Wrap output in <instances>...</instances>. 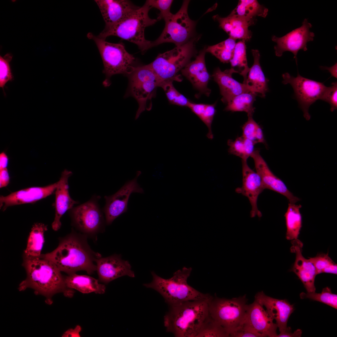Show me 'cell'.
I'll use <instances>...</instances> for the list:
<instances>
[{
    "instance_id": "cb8c5ba5",
    "label": "cell",
    "mask_w": 337,
    "mask_h": 337,
    "mask_svg": "<svg viewBox=\"0 0 337 337\" xmlns=\"http://www.w3.org/2000/svg\"><path fill=\"white\" fill-rule=\"evenodd\" d=\"M105 23V27L121 21L138 7L127 0H95Z\"/></svg>"
},
{
    "instance_id": "f6af8a7d",
    "label": "cell",
    "mask_w": 337,
    "mask_h": 337,
    "mask_svg": "<svg viewBox=\"0 0 337 337\" xmlns=\"http://www.w3.org/2000/svg\"><path fill=\"white\" fill-rule=\"evenodd\" d=\"M231 337H263L245 323H242L229 333Z\"/></svg>"
},
{
    "instance_id": "7c38bea8",
    "label": "cell",
    "mask_w": 337,
    "mask_h": 337,
    "mask_svg": "<svg viewBox=\"0 0 337 337\" xmlns=\"http://www.w3.org/2000/svg\"><path fill=\"white\" fill-rule=\"evenodd\" d=\"M282 83L290 84L293 88L294 97L307 120L310 118L309 112L310 106L317 100H321L327 87L324 83L306 78L298 73L294 77L288 73L282 74Z\"/></svg>"
},
{
    "instance_id": "bcb514c9",
    "label": "cell",
    "mask_w": 337,
    "mask_h": 337,
    "mask_svg": "<svg viewBox=\"0 0 337 337\" xmlns=\"http://www.w3.org/2000/svg\"><path fill=\"white\" fill-rule=\"evenodd\" d=\"M9 181L10 176L7 168L0 170V188L7 186Z\"/></svg>"
},
{
    "instance_id": "f907efd6",
    "label": "cell",
    "mask_w": 337,
    "mask_h": 337,
    "mask_svg": "<svg viewBox=\"0 0 337 337\" xmlns=\"http://www.w3.org/2000/svg\"><path fill=\"white\" fill-rule=\"evenodd\" d=\"M320 67L321 69L328 71L330 73L332 76L337 78V63H335L333 66L330 67L323 66H320Z\"/></svg>"
},
{
    "instance_id": "74e56055",
    "label": "cell",
    "mask_w": 337,
    "mask_h": 337,
    "mask_svg": "<svg viewBox=\"0 0 337 337\" xmlns=\"http://www.w3.org/2000/svg\"><path fill=\"white\" fill-rule=\"evenodd\" d=\"M309 259L315 266L317 275L323 273L337 275V264L329 256L328 253H318Z\"/></svg>"
},
{
    "instance_id": "8992f818",
    "label": "cell",
    "mask_w": 337,
    "mask_h": 337,
    "mask_svg": "<svg viewBox=\"0 0 337 337\" xmlns=\"http://www.w3.org/2000/svg\"><path fill=\"white\" fill-rule=\"evenodd\" d=\"M200 37V36H194L186 43L159 54L153 62L148 64L161 85L169 81H182L178 73L195 55L196 44Z\"/></svg>"
},
{
    "instance_id": "d590c367",
    "label": "cell",
    "mask_w": 337,
    "mask_h": 337,
    "mask_svg": "<svg viewBox=\"0 0 337 337\" xmlns=\"http://www.w3.org/2000/svg\"><path fill=\"white\" fill-rule=\"evenodd\" d=\"M236 41L229 37L218 44L205 47L206 52L211 53L221 62L228 63L233 55L236 43Z\"/></svg>"
},
{
    "instance_id": "484cf974",
    "label": "cell",
    "mask_w": 337,
    "mask_h": 337,
    "mask_svg": "<svg viewBox=\"0 0 337 337\" xmlns=\"http://www.w3.org/2000/svg\"><path fill=\"white\" fill-rule=\"evenodd\" d=\"M213 18L218 22L219 27L228 35L229 37L245 42L251 39L252 34L248 28L253 24V20H248L231 14L225 17L216 15Z\"/></svg>"
},
{
    "instance_id": "e0dca14e",
    "label": "cell",
    "mask_w": 337,
    "mask_h": 337,
    "mask_svg": "<svg viewBox=\"0 0 337 337\" xmlns=\"http://www.w3.org/2000/svg\"><path fill=\"white\" fill-rule=\"evenodd\" d=\"M260 149L254 150L251 156L253 159L256 172L259 175L265 189L271 190L286 197L289 203H295L300 200L287 188L284 182L271 171L260 154Z\"/></svg>"
},
{
    "instance_id": "d4e9b609",
    "label": "cell",
    "mask_w": 337,
    "mask_h": 337,
    "mask_svg": "<svg viewBox=\"0 0 337 337\" xmlns=\"http://www.w3.org/2000/svg\"><path fill=\"white\" fill-rule=\"evenodd\" d=\"M234 73L238 72L233 68L222 71L217 67L212 75L214 80L219 86L222 96L221 100L224 103L227 104L236 96L250 92L245 84L238 82L232 78Z\"/></svg>"
},
{
    "instance_id": "ab89813d",
    "label": "cell",
    "mask_w": 337,
    "mask_h": 337,
    "mask_svg": "<svg viewBox=\"0 0 337 337\" xmlns=\"http://www.w3.org/2000/svg\"><path fill=\"white\" fill-rule=\"evenodd\" d=\"M173 81L162 83L160 87L164 90L170 103L182 107H188L191 101L174 87Z\"/></svg>"
},
{
    "instance_id": "681fc988",
    "label": "cell",
    "mask_w": 337,
    "mask_h": 337,
    "mask_svg": "<svg viewBox=\"0 0 337 337\" xmlns=\"http://www.w3.org/2000/svg\"><path fill=\"white\" fill-rule=\"evenodd\" d=\"M302 330L300 329H298L295 331L293 333L291 332V331L288 332L280 333L276 337H301L302 334Z\"/></svg>"
},
{
    "instance_id": "8d00e7d4",
    "label": "cell",
    "mask_w": 337,
    "mask_h": 337,
    "mask_svg": "<svg viewBox=\"0 0 337 337\" xmlns=\"http://www.w3.org/2000/svg\"><path fill=\"white\" fill-rule=\"evenodd\" d=\"M229 337L226 329L209 315L203 323L196 337Z\"/></svg>"
},
{
    "instance_id": "ee69618b",
    "label": "cell",
    "mask_w": 337,
    "mask_h": 337,
    "mask_svg": "<svg viewBox=\"0 0 337 337\" xmlns=\"http://www.w3.org/2000/svg\"><path fill=\"white\" fill-rule=\"evenodd\" d=\"M321 100L328 103L333 112L337 109V82H333L331 86L327 87Z\"/></svg>"
},
{
    "instance_id": "9a60e30c",
    "label": "cell",
    "mask_w": 337,
    "mask_h": 337,
    "mask_svg": "<svg viewBox=\"0 0 337 337\" xmlns=\"http://www.w3.org/2000/svg\"><path fill=\"white\" fill-rule=\"evenodd\" d=\"M95 263L99 280L103 283L107 284L124 276L135 277L129 263L123 260L120 255L114 254L106 257L101 256L96 260Z\"/></svg>"
},
{
    "instance_id": "2e32d148",
    "label": "cell",
    "mask_w": 337,
    "mask_h": 337,
    "mask_svg": "<svg viewBox=\"0 0 337 337\" xmlns=\"http://www.w3.org/2000/svg\"><path fill=\"white\" fill-rule=\"evenodd\" d=\"M254 297L255 300L265 308L276 321L280 333L291 330L290 327L287 326V323L294 310L293 305L286 299L280 300L267 296L262 291L257 292Z\"/></svg>"
},
{
    "instance_id": "9c48e42d",
    "label": "cell",
    "mask_w": 337,
    "mask_h": 337,
    "mask_svg": "<svg viewBox=\"0 0 337 337\" xmlns=\"http://www.w3.org/2000/svg\"><path fill=\"white\" fill-rule=\"evenodd\" d=\"M189 0H184L179 11L164 20V28L159 37L152 42V47L165 43H172L176 46L182 45L194 37L196 22L188 14Z\"/></svg>"
},
{
    "instance_id": "5bb4252c",
    "label": "cell",
    "mask_w": 337,
    "mask_h": 337,
    "mask_svg": "<svg viewBox=\"0 0 337 337\" xmlns=\"http://www.w3.org/2000/svg\"><path fill=\"white\" fill-rule=\"evenodd\" d=\"M301 26L296 28L281 37L273 36L272 41L276 43L274 47L276 55L281 56L286 51L291 52L294 55L297 64V55L300 50L306 51L307 50V44L314 40L315 34L310 31L312 24L305 19Z\"/></svg>"
},
{
    "instance_id": "f1b7e54d",
    "label": "cell",
    "mask_w": 337,
    "mask_h": 337,
    "mask_svg": "<svg viewBox=\"0 0 337 337\" xmlns=\"http://www.w3.org/2000/svg\"><path fill=\"white\" fill-rule=\"evenodd\" d=\"M47 230V225L42 223H36L33 225L23 255L34 258L41 256L44 242V234Z\"/></svg>"
},
{
    "instance_id": "8fae6325",
    "label": "cell",
    "mask_w": 337,
    "mask_h": 337,
    "mask_svg": "<svg viewBox=\"0 0 337 337\" xmlns=\"http://www.w3.org/2000/svg\"><path fill=\"white\" fill-rule=\"evenodd\" d=\"M100 198L94 197L70 211L72 225L88 238H96L105 230V221L98 203Z\"/></svg>"
},
{
    "instance_id": "ba28073f",
    "label": "cell",
    "mask_w": 337,
    "mask_h": 337,
    "mask_svg": "<svg viewBox=\"0 0 337 337\" xmlns=\"http://www.w3.org/2000/svg\"><path fill=\"white\" fill-rule=\"evenodd\" d=\"M127 76L129 85L125 97L132 96L137 101L139 107L135 117L137 119L143 111L151 109L152 99L155 96L157 88L161 84L148 64L133 66Z\"/></svg>"
},
{
    "instance_id": "b9f144b4",
    "label": "cell",
    "mask_w": 337,
    "mask_h": 337,
    "mask_svg": "<svg viewBox=\"0 0 337 337\" xmlns=\"http://www.w3.org/2000/svg\"><path fill=\"white\" fill-rule=\"evenodd\" d=\"M12 56L9 54H7L3 57L0 56V87L4 90L6 84L13 79L9 62Z\"/></svg>"
},
{
    "instance_id": "7dc6e473",
    "label": "cell",
    "mask_w": 337,
    "mask_h": 337,
    "mask_svg": "<svg viewBox=\"0 0 337 337\" xmlns=\"http://www.w3.org/2000/svg\"><path fill=\"white\" fill-rule=\"evenodd\" d=\"M82 328L79 325H76L74 328L68 329L62 334V337H80V333Z\"/></svg>"
},
{
    "instance_id": "7bdbcfd3",
    "label": "cell",
    "mask_w": 337,
    "mask_h": 337,
    "mask_svg": "<svg viewBox=\"0 0 337 337\" xmlns=\"http://www.w3.org/2000/svg\"><path fill=\"white\" fill-rule=\"evenodd\" d=\"M252 116V115L247 116L248 120L242 127V136L252 141L256 144L255 136L260 125L254 120Z\"/></svg>"
},
{
    "instance_id": "30bf717a",
    "label": "cell",
    "mask_w": 337,
    "mask_h": 337,
    "mask_svg": "<svg viewBox=\"0 0 337 337\" xmlns=\"http://www.w3.org/2000/svg\"><path fill=\"white\" fill-rule=\"evenodd\" d=\"M248 300L246 295L231 299L211 296L209 315L229 333L238 326L244 317Z\"/></svg>"
},
{
    "instance_id": "7402d4cb",
    "label": "cell",
    "mask_w": 337,
    "mask_h": 337,
    "mask_svg": "<svg viewBox=\"0 0 337 337\" xmlns=\"http://www.w3.org/2000/svg\"><path fill=\"white\" fill-rule=\"evenodd\" d=\"M57 182L44 187H32L13 192L0 197V207L4 211L9 207L34 203L52 194Z\"/></svg>"
},
{
    "instance_id": "f546056e",
    "label": "cell",
    "mask_w": 337,
    "mask_h": 337,
    "mask_svg": "<svg viewBox=\"0 0 337 337\" xmlns=\"http://www.w3.org/2000/svg\"><path fill=\"white\" fill-rule=\"evenodd\" d=\"M302 206L289 203L284 216L286 227V238L289 240L298 239L302 227Z\"/></svg>"
},
{
    "instance_id": "4dcf8cb0",
    "label": "cell",
    "mask_w": 337,
    "mask_h": 337,
    "mask_svg": "<svg viewBox=\"0 0 337 337\" xmlns=\"http://www.w3.org/2000/svg\"><path fill=\"white\" fill-rule=\"evenodd\" d=\"M268 9L256 0H241L230 14L248 20H253L256 16L265 17Z\"/></svg>"
},
{
    "instance_id": "d6986e66",
    "label": "cell",
    "mask_w": 337,
    "mask_h": 337,
    "mask_svg": "<svg viewBox=\"0 0 337 337\" xmlns=\"http://www.w3.org/2000/svg\"><path fill=\"white\" fill-rule=\"evenodd\" d=\"M242 185L238 187L235 191L248 198L252 207L251 217L256 215L261 217L262 214L258 209L257 201L259 195L265 189L259 174L248 165L247 161L242 160Z\"/></svg>"
},
{
    "instance_id": "7a4b0ae2",
    "label": "cell",
    "mask_w": 337,
    "mask_h": 337,
    "mask_svg": "<svg viewBox=\"0 0 337 337\" xmlns=\"http://www.w3.org/2000/svg\"><path fill=\"white\" fill-rule=\"evenodd\" d=\"M23 256L22 265L25 270L26 277L19 285V291L32 289L36 295L44 296L46 303L49 305L52 303V297L56 294L62 293L69 298L73 296L74 290L67 287L65 276L53 262L41 257Z\"/></svg>"
},
{
    "instance_id": "603a6c76",
    "label": "cell",
    "mask_w": 337,
    "mask_h": 337,
    "mask_svg": "<svg viewBox=\"0 0 337 337\" xmlns=\"http://www.w3.org/2000/svg\"><path fill=\"white\" fill-rule=\"evenodd\" d=\"M71 171L65 169L61 173V177L57 182L55 192V214L51 226L55 231L59 230L61 226V219L68 210L73 208L78 202L71 197L69 192L68 179L72 175Z\"/></svg>"
},
{
    "instance_id": "277c9868",
    "label": "cell",
    "mask_w": 337,
    "mask_h": 337,
    "mask_svg": "<svg viewBox=\"0 0 337 337\" xmlns=\"http://www.w3.org/2000/svg\"><path fill=\"white\" fill-rule=\"evenodd\" d=\"M150 9L145 2L142 6L138 7L117 23L105 27L98 36L105 40L111 36L119 37L136 44L144 53L152 47V42L145 37V29L158 21L157 19L149 17Z\"/></svg>"
},
{
    "instance_id": "d6a6232c",
    "label": "cell",
    "mask_w": 337,
    "mask_h": 337,
    "mask_svg": "<svg viewBox=\"0 0 337 337\" xmlns=\"http://www.w3.org/2000/svg\"><path fill=\"white\" fill-rule=\"evenodd\" d=\"M245 41L244 40L236 43L232 57L230 62L232 68L243 77V83L245 84L247 75L250 68L248 66L247 58Z\"/></svg>"
},
{
    "instance_id": "83f0119b",
    "label": "cell",
    "mask_w": 337,
    "mask_h": 337,
    "mask_svg": "<svg viewBox=\"0 0 337 337\" xmlns=\"http://www.w3.org/2000/svg\"><path fill=\"white\" fill-rule=\"evenodd\" d=\"M65 280L67 287L83 294L94 292L101 294L105 292V286L100 283L98 280L89 276L76 273L65 276Z\"/></svg>"
},
{
    "instance_id": "6da1fadb",
    "label": "cell",
    "mask_w": 337,
    "mask_h": 337,
    "mask_svg": "<svg viewBox=\"0 0 337 337\" xmlns=\"http://www.w3.org/2000/svg\"><path fill=\"white\" fill-rule=\"evenodd\" d=\"M88 237L74 230L59 239L58 246L52 252L42 254L41 257L50 261L67 275L85 271L91 274L96 271V261L101 257L92 250Z\"/></svg>"
},
{
    "instance_id": "836d02e7",
    "label": "cell",
    "mask_w": 337,
    "mask_h": 337,
    "mask_svg": "<svg viewBox=\"0 0 337 337\" xmlns=\"http://www.w3.org/2000/svg\"><path fill=\"white\" fill-rule=\"evenodd\" d=\"M216 103L212 104L195 103L191 101L188 107L205 124L208 131L207 137L212 139L213 136L212 130V124L216 112Z\"/></svg>"
},
{
    "instance_id": "4fadbf2b",
    "label": "cell",
    "mask_w": 337,
    "mask_h": 337,
    "mask_svg": "<svg viewBox=\"0 0 337 337\" xmlns=\"http://www.w3.org/2000/svg\"><path fill=\"white\" fill-rule=\"evenodd\" d=\"M141 173L140 171H137L135 178L126 182L115 193L105 197L106 203L103 210L106 225H110L116 218L127 211L128 201L132 193H144L143 188L137 182Z\"/></svg>"
},
{
    "instance_id": "60d3db41",
    "label": "cell",
    "mask_w": 337,
    "mask_h": 337,
    "mask_svg": "<svg viewBox=\"0 0 337 337\" xmlns=\"http://www.w3.org/2000/svg\"><path fill=\"white\" fill-rule=\"evenodd\" d=\"M173 2V0H147L145 2L151 8H154L159 11L160 13L157 18L159 21L162 19L164 20L172 15L170 12V8Z\"/></svg>"
},
{
    "instance_id": "ffe728a7",
    "label": "cell",
    "mask_w": 337,
    "mask_h": 337,
    "mask_svg": "<svg viewBox=\"0 0 337 337\" xmlns=\"http://www.w3.org/2000/svg\"><path fill=\"white\" fill-rule=\"evenodd\" d=\"M291 251L295 254V259L291 271L297 276L307 292H315V279L317 275L316 269L309 259L302 255L303 243L298 239L292 240Z\"/></svg>"
},
{
    "instance_id": "f35d334b",
    "label": "cell",
    "mask_w": 337,
    "mask_h": 337,
    "mask_svg": "<svg viewBox=\"0 0 337 337\" xmlns=\"http://www.w3.org/2000/svg\"><path fill=\"white\" fill-rule=\"evenodd\" d=\"M302 299L308 298L325 304L337 309V295L333 293L328 287L323 289L321 293L302 292L300 295Z\"/></svg>"
},
{
    "instance_id": "c3c4849f",
    "label": "cell",
    "mask_w": 337,
    "mask_h": 337,
    "mask_svg": "<svg viewBox=\"0 0 337 337\" xmlns=\"http://www.w3.org/2000/svg\"><path fill=\"white\" fill-rule=\"evenodd\" d=\"M9 162V158L4 151L0 154V170L7 168Z\"/></svg>"
},
{
    "instance_id": "44dd1931",
    "label": "cell",
    "mask_w": 337,
    "mask_h": 337,
    "mask_svg": "<svg viewBox=\"0 0 337 337\" xmlns=\"http://www.w3.org/2000/svg\"><path fill=\"white\" fill-rule=\"evenodd\" d=\"M206 53L205 48L200 51L195 60L188 63L181 72L200 93L208 96L211 92L208 87L210 76L206 67Z\"/></svg>"
},
{
    "instance_id": "3957f363",
    "label": "cell",
    "mask_w": 337,
    "mask_h": 337,
    "mask_svg": "<svg viewBox=\"0 0 337 337\" xmlns=\"http://www.w3.org/2000/svg\"><path fill=\"white\" fill-rule=\"evenodd\" d=\"M211 296L170 305L164 318L167 331L177 337H196L208 315Z\"/></svg>"
},
{
    "instance_id": "52a82bcc",
    "label": "cell",
    "mask_w": 337,
    "mask_h": 337,
    "mask_svg": "<svg viewBox=\"0 0 337 337\" xmlns=\"http://www.w3.org/2000/svg\"><path fill=\"white\" fill-rule=\"evenodd\" d=\"M87 37L94 42L101 58L103 73L105 76L103 82L105 87L110 85V79L113 76L119 74L127 75L131 72L135 58L126 50L122 43L109 42L91 32H89Z\"/></svg>"
},
{
    "instance_id": "e575fe53",
    "label": "cell",
    "mask_w": 337,
    "mask_h": 337,
    "mask_svg": "<svg viewBox=\"0 0 337 337\" xmlns=\"http://www.w3.org/2000/svg\"><path fill=\"white\" fill-rule=\"evenodd\" d=\"M227 144L229 147L228 153L240 158L242 160L247 161L255 150L254 143L242 135L234 140H228Z\"/></svg>"
},
{
    "instance_id": "1f68e13d",
    "label": "cell",
    "mask_w": 337,
    "mask_h": 337,
    "mask_svg": "<svg viewBox=\"0 0 337 337\" xmlns=\"http://www.w3.org/2000/svg\"><path fill=\"white\" fill-rule=\"evenodd\" d=\"M256 94L252 92L240 94L227 103L224 110L226 111L245 112L247 113V116L253 115L255 109L253 104Z\"/></svg>"
},
{
    "instance_id": "4316f807",
    "label": "cell",
    "mask_w": 337,
    "mask_h": 337,
    "mask_svg": "<svg viewBox=\"0 0 337 337\" xmlns=\"http://www.w3.org/2000/svg\"><path fill=\"white\" fill-rule=\"evenodd\" d=\"M253 58V64L250 69L245 85L250 92L258 93L262 97H265L269 90V80L265 76L261 67L260 56L258 50L251 51Z\"/></svg>"
},
{
    "instance_id": "5b68a950",
    "label": "cell",
    "mask_w": 337,
    "mask_h": 337,
    "mask_svg": "<svg viewBox=\"0 0 337 337\" xmlns=\"http://www.w3.org/2000/svg\"><path fill=\"white\" fill-rule=\"evenodd\" d=\"M192 271L191 267H183L168 279L162 278L152 271V281L144 286L158 292L170 306L187 301L209 298L211 296L209 294L201 293L188 284L187 279Z\"/></svg>"
},
{
    "instance_id": "ac0fdd59",
    "label": "cell",
    "mask_w": 337,
    "mask_h": 337,
    "mask_svg": "<svg viewBox=\"0 0 337 337\" xmlns=\"http://www.w3.org/2000/svg\"><path fill=\"white\" fill-rule=\"evenodd\" d=\"M274 321L264 307L254 300L247 304L242 323L247 324L263 337H276L278 327Z\"/></svg>"
}]
</instances>
